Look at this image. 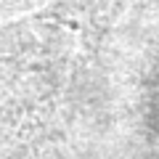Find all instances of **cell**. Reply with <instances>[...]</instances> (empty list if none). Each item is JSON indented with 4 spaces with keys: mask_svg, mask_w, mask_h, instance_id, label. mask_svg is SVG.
<instances>
[{
    "mask_svg": "<svg viewBox=\"0 0 159 159\" xmlns=\"http://www.w3.org/2000/svg\"><path fill=\"white\" fill-rule=\"evenodd\" d=\"M80 43L64 16L0 27V114H27L64 93Z\"/></svg>",
    "mask_w": 159,
    "mask_h": 159,
    "instance_id": "obj_1",
    "label": "cell"
}]
</instances>
